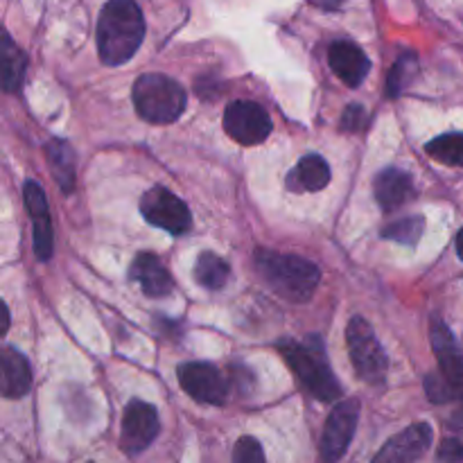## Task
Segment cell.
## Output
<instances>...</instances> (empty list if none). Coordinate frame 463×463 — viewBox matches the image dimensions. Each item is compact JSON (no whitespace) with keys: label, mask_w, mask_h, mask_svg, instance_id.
I'll return each mask as SVG.
<instances>
[{"label":"cell","mask_w":463,"mask_h":463,"mask_svg":"<svg viewBox=\"0 0 463 463\" xmlns=\"http://www.w3.org/2000/svg\"><path fill=\"white\" fill-rule=\"evenodd\" d=\"M366 120H369V113L362 104H348L342 116V129L362 131L366 127Z\"/></svg>","instance_id":"4316f807"},{"label":"cell","mask_w":463,"mask_h":463,"mask_svg":"<svg viewBox=\"0 0 463 463\" xmlns=\"http://www.w3.org/2000/svg\"><path fill=\"white\" fill-rule=\"evenodd\" d=\"M373 193L380 208L387 213H393L414 199L416 188L414 181H411V176L407 172L398 170V167H387V170H383L375 176Z\"/></svg>","instance_id":"9a60e30c"},{"label":"cell","mask_w":463,"mask_h":463,"mask_svg":"<svg viewBox=\"0 0 463 463\" xmlns=\"http://www.w3.org/2000/svg\"><path fill=\"white\" fill-rule=\"evenodd\" d=\"M233 463H267L262 446L253 437H242L233 448Z\"/></svg>","instance_id":"484cf974"},{"label":"cell","mask_w":463,"mask_h":463,"mask_svg":"<svg viewBox=\"0 0 463 463\" xmlns=\"http://www.w3.org/2000/svg\"><path fill=\"white\" fill-rule=\"evenodd\" d=\"M330 184V167L319 154H307L288 175V188L294 193H317Z\"/></svg>","instance_id":"e0dca14e"},{"label":"cell","mask_w":463,"mask_h":463,"mask_svg":"<svg viewBox=\"0 0 463 463\" xmlns=\"http://www.w3.org/2000/svg\"><path fill=\"white\" fill-rule=\"evenodd\" d=\"M0 66H3V86L7 93L21 89L23 77H25L27 59L25 52L18 48L12 41V36L5 32L3 34V48H0Z\"/></svg>","instance_id":"ffe728a7"},{"label":"cell","mask_w":463,"mask_h":463,"mask_svg":"<svg viewBox=\"0 0 463 463\" xmlns=\"http://www.w3.org/2000/svg\"><path fill=\"white\" fill-rule=\"evenodd\" d=\"M224 129L242 145H260L271 134V118L251 99H235L224 111Z\"/></svg>","instance_id":"52a82bcc"},{"label":"cell","mask_w":463,"mask_h":463,"mask_svg":"<svg viewBox=\"0 0 463 463\" xmlns=\"http://www.w3.org/2000/svg\"><path fill=\"white\" fill-rule=\"evenodd\" d=\"M432 446V428L428 423H416L389 439L371 463H414Z\"/></svg>","instance_id":"8fae6325"},{"label":"cell","mask_w":463,"mask_h":463,"mask_svg":"<svg viewBox=\"0 0 463 463\" xmlns=\"http://www.w3.org/2000/svg\"><path fill=\"white\" fill-rule=\"evenodd\" d=\"M419 72V59L414 52H405L398 57V61L393 63L392 72L387 77V95L389 98H398V95L405 90V86L414 80V75Z\"/></svg>","instance_id":"603a6c76"},{"label":"cell","mask_w":463,"mask_h":463,"mask_svg":"<svg viewBox=\"0 0 463 463\" xmlns=\"http://www.w3.org/2000/svg\"><path fill=\"white\" fill-rule=\"evenodd\" d=\"M229 265L217 253L203 251L194 262V280L206 289H222L229 283Z\"/></svg>","instance_id":"44dd1931"},{"label":"cell","mask_w":463,"mask_h":463,"mask_svg":"<svg viewBox=\"0 0 463 463\" xmlns=\"http://www.w3.org/2000/svg\"><path fill=\"white\" fill-rule=\"evenodd\" d=\"M346 344L357 375L369 384H383L387 378L389 360L369 321L353 317L346 328Z\"/></svg>","instance_id":"5b68a950"},{"label":"cell","mask_w":463,"mask_h":463,"mask_svg":"<svg viewBox=\"0 0 463 463\" xmlns=\"http://www.w3.org/2000/svg\"><path fill=\"white\" fill-rule=\"evenodd\" d=\"M45 154H48L50 172L54 175L57 184L61 185L63 193L71 194L75 188V152L72 147L63 140L52 138L45 147Z\"/></svg>","instance_id":"d6986e66"},{"label":"cell","mask_w":463,"mask_h":463,"mask_svg":"<svg viewBox=\"0 0 463 463\" xmlns=\"http://www.w3.org/2000/svg\"><path fill=\"white\" fill-rule=\"evenodd\" d=\"M357 419H360V402L355 398L339 402L330 411L328 420H326L324 437H321V461L337 463L342 459L344 452L351 446L353 437H355Z\"/></svg>","instance_id":"ba28073f"},{"label":"cell","mask_w":463,"mask_h":463,"mask_svg":"<svg viewBox=\"0 0 463 463\" xmlns=\"http://www.w3.org/2000/svg\"><path fill=\"white\" fill-rule=\"evenodd\" d=\"M145 39V18L134 0H109L98 21V52L107 66L127 63Z\"/></svg>","instance_id":"6da1fadb"},{"label":"cell","mask_w":463,"mask_h":463,"mask_svg":"<svg viewBox=\"0 0 463 463\" xmlns=\"http://www.w3.org/2000/svg\"><path fill=\"white\" fill-rule=\"evenodd\" d=\"M432 348L439 357V373L457 389V393L463 398V353L457 344L455 335L450 333L443 321H432Z\"/></svg>","instance_id":"4fadbf2b"},{"label":"cell","mask_w":463,"mask_h":463,"mask_svg":"<svg viewBox=\"0 0 463 463\" xmlns=\"http://www.w3.org/2000/svg\"><path fill=\"white\" fill-rule=\"evenodd\" d=\"M185 90L172 77L161 72L140 75L134 84V104L140 118L152 125H172L185 111Z\"/></svg>","instance_id":"277c9868"},{"label":"cell","mask_w":463,"mask_h":463,"mask_svg":"<svg viewBox=\"0 0 463 463\" xmlns=\"http://www.w3.org/2000/svg\"><path fill=\"white\" fill-rule=\"evenodd\" d=\"M317 3H319L321 7H326V9H337L339 5L344 3V0H317Z\"/></svg>","instance_id":"f1b7e54d"},{"label":"cell","mask_w":463,"mask_h":463,"mask_svg":"<svg viewBox=\"0 0 463 463\" xmlns=\"http://www.w3.org/2000/svg\"><path fill=\"white\" fill-rule=\"evenodd\" d=\"M140 213H143V217L149 224L167 231L170 235L188 233L190 226H193V217H190L188 206L176 194L163 188V185H156V188L143 194V199H140Z\"/></svg>","instance_id":"8992f818"},{"label":"cell","mask_w":463,"mask_h":463,"mask_svg":"<svg viewBox=\"0 0 463 463\" xmlns=\"http://www.w3.org/2000/svg\"><path fill=\"white\" fill-rule=\"evenodd\" d=\"M25 206L32 217V235H34V253L39 260H50L52 256V220H50L48 199H45L43 188L36 181H25Z\"/></svg>","instance_id":"7c38bea8"},{"label":"cell","mask_w":463,"mask_h":463,"mask_svg":"<svg viewBox=\"0 0 463 463\" xmlns=\"http://www.w3.org/2000/svg\"><path fill=\"white\" fill-rule=\"evenodd\" d=\"M457 253H459V258L463 260V229L459 231V235H457Z\"/></svg>","instance_id":"f546056e"},{"label":"cell","mask_w":463,"mask_h":463,"mask_svg":"<svg viewBox=\"0 0 463 463\" xmlns=\"http://www.w3.org/2000/svg\"><path fill=\"white\" fill-rule=\"evenodd\" d=\"M425 392H428L430 401L437 402V405L461 398L459 393H457V389L452 387L441 373H430L428 378H425Z\"/></svg>","instance_id":"d4e9b609"},{"label":"cell","mask_w":463,"mask_h":463,"mask_svg":"<svg viewBox=\"0 0 463 463\" xmlns=\"http://www.w3.org/2000/svg\"><path fill=\"white\" fill-rule=\"evenodd\" d=\"M425 231V217L411 215L405 217V220H398L393 224H389L387 229L383 231L384 240H393V242L407 244V247H416Z\"/></svg>","instance_id":"cb8c5ba5"},{"label":"cell","mask_w":463,"mask_h":463,"mask_svg":"<svg viewBox=\"0 0 463 463\" xmlns=\"http://www.w3.org/2000/svg\"><path fill=\"white\" fill-rule=\"evenodd\" d=\"M158 430H161V420H158L156 407L143 401H131L122 416L120 448L129 455H138L145 448L152 446L154 439L158 437Z\"/></svg>","instance_id":"30bf717a"},{"label":"cell","mask_w":463,"mask_h":463,"mask_svg":"<svg viewBox=\"0 0 463 463\" xmlns=\"http://www.w3.org/2000/svg\"><path fill=\"white\" fill-rule=\"evenodd\" d=\"M0 366H3V396L5 398H23L32 387V371L25 357L12 346L3 348V357H0Z\"/></svg>","instance_id":"ac0fdd59"},{"label":"cell","mask_w":463,"mask_h":463,"mask_svg":"<svg viewBox=\"0 0 463 463\" xmlns=\"http://www.w3.org/2000/svg\"><path fill=\"white\" fill-rule=\"evenodd\" d=\"M328 61L335 75L351 89L362 86L371 68L366 52L353 41H335L328 50Z\"/></svg>","instance_id":"5bb4252c"},{"label":"cell","mask_w":463,"mask_h":463,"mask_svg":"<svg viewBox=\"0 0 463 463\" xmlns=\"http://www.w3.org/2000/svg\"><path fill=\"white\" fill-rule=\"evenodd\" d=\"M176 375H179L181 389L193 401L203 402V405H224L229 398V383L213 364L188 362L179 366Z\"/></svg>","instance_id":"9c48e42d"},{"label":"cell","mask_w":463,"mask_h":463,"mask_svg":"<svg viewBox=\"0 0 463 463\" xmlns=\"http://www.w3.org/2000/svg\"><path fill=\"white\" fill-rule=\"evenodd\" d=\"M129 276L152 298L165 297V294L172 292L170 271L165 269V265L154 253H140V256H136Z\"/></svg>","instance_id":"2e32d148"},{"label":"cell","mask_w":463,"mask_h":463,"mask_svg":"<svg viewBox=\"0 0 463 463\" xmlns=\"http://www.w3.org/2000/svg\"><path fill=\"white\" fill-rule=\"evenodd\" d=\"M279 351L283 353L288 366L297 373V378L312 396L324 402L337 401L342 396V384L337 383L333 369H330L321 337L315 335L301 344L288 339V342L279 344Z\"/></svg>","instance_id":"3957f363"},{"label":"cell","mask_w":463,"mask_h":463,"mask_svg":"<svg viewBox=\"0 0 463 463\" xmlns=\"http://www.w3.org/2000/svg\"><path fill=\"white\" fill-rule=\"evenodd\" d=\"M439 461L441 463H461L463 461V443L459 439H446L439 448Z\"/></svg>","instance_id":"83f0119b"},{"label":"cell","mask_w":463,"mask_h":463,"mask_svg":"<svg viewBox=\"0 0 463 463\" xmlns=\"http://www.w3.org/2000/svg\"><path fill=\"white\" fill-rule=\"evenodd\" d=\"M256 269L279 297L292 303L310 301L321 279L315 262L265 249L256 251Z\"/></svg>","instance_id":"7a4b0ae2"},{"label":"cell","mask_w":463,"mask_h":463,"mask_svg":"<svg viewBox=\"0 0 463 463\" xmlns=\"http://www.w3.org/2000/svg\"><path fill=\"white\" fill-rule=\"evenodd\" d=\"M425 152L443 165L463 167V134H443L425 145Z\"/></svg>","instance_id":"7402d4cb"}]
</instances>
